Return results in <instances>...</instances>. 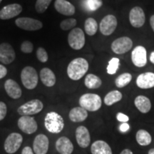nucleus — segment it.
Here are the masks:
<instances>
[{
	"label": "nucleus",
	"instance_id": "nucleus-1",
	"mask_svg": "<svg viewBox=\"0 0 154 154\" xmlns=\"http://www.w3.org/2000/svg\"><path fill=\"white\" fill-rule=\"evenodd\" d=\"M88 69V63L84 58H76L67 66V74L71 79L77 81L82 78Z\"/></svg>",
	"mask_w": 154,
	"mask_h": 154
},
{
	"label": "nucleus",
	"instance_id": "nucleus-40",
	"mask_svg": "<svg viewBox=\"0 0 154 154\" xmlns=\"http://www.w3.org/2000/svg\"><path fill=\"white\" fill-rule=\"evenodd\" d=\"M7 74V69L5 66L0 64V79L6 76Z\"/></svg>",
	"mask_w": 154,
	"mask_h": 154
},
{
	"label": "nucleus",
	"instance_id": "nucleus-31",
	"mask_svg": "<svg viewBox=\"0 0 154 154\" xmlns=\"http://www.w3.org/2000/svg\"><path fill=\"white\" fill-rule=\"evenodd\" d=\"M120 60L118 58H112L109 62V65L107 66V73L109 74L113 75L116 73L119 69Z\"/></svg>",
	"mask_w": 154,
	"mask_h": 154
},
{
	"label": "nucleus",
	"instance_id": "nucleus-2",
	"mask_svg": "<svg viewBox=\"0 0 154 154\" xmlns=\"http://www.w3.org/2000/svg\"><path fill=\"white\" fill-rule=\"evenodd\" d=\"M44 126L51 134H59L64 128V121L59 113L51 111L47 113L44 118Z\"/></svg>",
	"mask_w": 154,
	"mask_h": 154
},
{
	"label": "nucleus",
	"instance_id": "nucleus-14",
	"mask_svg": "<svg viewBox=\"0 0 154 154\" xmlns=\"http://www.w3.org/2000/svg\"><path fill=\"white\" fill-rule=\"evenodd\" d=\"M129 21L134 27L140 28L145 24L146 17L144 11L139 7H135L131 9L129 13Z\"/></svg>",
	"mask_w": 154,
	"mask_h": 154
},
{
	"label": "nucleus",
	"instance_id": "nucleus-3",
	"mask_svg": "<svg viewBox=\"0 0 154 154\" xmlns=\"http://www.w3.org/2000/svg\"><path fill=\"white\" fill-rule=\"evenodd\" d=\"M79 102L81 107L91 112L99 110L102 104L101 97L98 94H84L80 97Z\"/></svg>",
	"mask_w": 154,
	"mask_h": 154
},
{
	"label": "nucleus",
	"instance_id": "nucleus-17",
	"mask_svg": "<svg viewBox=\"0 0 154 154\" xmlns=\"http://www.w3.org/2000/svg\"><path fill=\"white\" fill-rule=\"evenodd\" d=\"M76 139L78 145L82 149H86L91 142V136L88 128L84 126H80L76 130Z\"/></svg>",
	"mask_w": 154,
	"mask_h": 154
},
{
	"label": "nucleus",
	"instance_id": "nucleus-28",
	"mask_svg": "<svg viewBox=\"0 0 154 154\" xmlns=\"http://www.w3.org/2000/svg\"><path fill=\"white\" fill-rule=\"evenodd\" d=\"M121 99H122V94L117 90H114V91H110L106 95L103 101L106 105L110 106L117 102L120 101Z\"/></svg>",
	"mask_w": 154,
	"mask_h": 154
},
{
	"label": "nucleus",
	"instance_id": "nucleus-41",
	"mask_svg": "<svg viewBox=\"0 0 154 154\" xmlns=\"http://www.w3.org/2000/svg\"><path fill=\"white\" fill-rule=\"evenodd\" d=\"M21 154H34L33 150L29 146H26L23 149Z\"/></svg>",
	"mask_w": 154,
	"mask_h": 154
},
{
	"label": "nucleus",
	"instance_id": "nucleus-34",
	"mask_svg": "<svg viewBox=\"0 0 154 154\" xmlns=\"http://www.w3.org/2000/svg\"><path fill=\"white\" fill-rule=\"evenodd\" d=\"M76 25V20L75 19L70 18L63 20L60 23V27L62 30L66 31L73 29Z\"/></svg>",
	"mask_w": 154,
	"mask_h": 154
},
{
	"label": "nucleus",
	"instance_id": "nucleus-8",
	"mask_svg": "<svg viewBox=\"0 0 154 154\" xmlns=\"http://www.w3.org/2000/svg\"><path fill=\"white\" fill-rule=\"evenodd\" d=\"M15 24L19 28L26 31H36L43 27V24L41 21L29 17H20L17 19Z\"/></svg>",
	"mask_w": 154,
	"mask_h": 154
},
{
	"label": "nucleus",
	"instance_id": "nucleus-43",
	"mask_svg": "<svg viewBox=\"0 0 154 154\" xmlns=\"http://www.w3.org/2000/svg\"><path fill=\"white\" fill-rule=\"evenodd\" d=\"M120 154H134V153H133V152L131 151L130 149H126L123 150V151L120 153Z\"/></svg>",
	"mask_w": 154,
	"mask_h": 154
},
{
	"label": "nucleus",
	"instance_id": "nucleus-19",
	"mask_svg": "<svg viewBox=\"0 0 154 154\" xmlns=\"http://www.w3.org/2000/svg\"><path fill=\"white\" fill-rule=\"evenodd\" d=\"M5 88L9 97L13 99H18L22 96V91L20 86L13 79H8L5 83Z\"/></svg>",
	"mask_w": 154,
	"mask_h": 154
},
{
	"label": "nucleus",
	"instance_id": "nucleus-5",
	"mask_svg": "<svg viewBox=\"0 0 154 154\" xmlns=\"http://www.w3.org/2000/svg\"><path fill=\"white\" fill-rule=\"evenodd\" d=\"M44 108L43 103L38 99H33L19 106L17 112L21 116H32L41 112Z\"/></svg>",
	"mask_w": 154,
	"mask_h": 154
},
{
	"label": "nucleus",
	"instance_id": "nucleus-30",
	"mask_svg": "<svg viewBox=\"0 0 154 154\" xmlns=\"http://www.w3.org/2000/svg\"><path fill=\"white\" fill-rule=\"evenodd\" d=\"M132 80V76L129 73H124L121 74L115 81L116 86L118 88H124L128 85Z\"/></svg>",
	"mask_w": 154,
	"mask_h": 154
},
{
	"label": "nucleus",
	"instance_id": "nucleus-38",
	"mask_svg": "<svg viewBox=\"0 0 154 154\" xmlns=\"http://www.w3.org/2000/svg\"><path fill=\"white\" fill-rule=\"evenodd\" d=\"M116 119L119 122L121 123H127L129 121V117H128V116H126V114H124V113L121 112L117 113Z\"/></svg>",
	"mask_w": 154,
	"mask_h": 154
},
{
	"label": "nucleus",
	"instance_id": "nucleus-7",
	"mask_svg": "<svg viewBox=\"0 0 154 154\" xmlns=\"http://www.w3.org/2000/svg\"><path fill=\"white\" fill-rule=\"evenodd\" d=\"M23 141L22 136L19 133H11L6 138L4 148L9 154H13L18 151Z\"/></svg>",
	"mask_w": 154,
	"mask_h": 154
},
{
	"label": "nucleus",
	"instance_id": "nucleus-42",
	"mask_svg": "<svg viewBox=\"0 0 154 154\" xmlns=\"http://www.w3.org/2000/svg\"><path fill=\"white\" fill-rule=\"evenodd\" d=\"M150 24H151L152 29L154 32V15H152L150 18Z\"/></svg>",
	"mask_w": 154,
	"mask_h": 154
},
{
	"label": "nucleus",
	"instance_id": "nucleus-13",
	"mask_svg": "<svg viewBox=\"0 0 154 154\" xmlns=\"http://www.w3.org/2000/svg\"><path fill=\"white\" fill-rule=\"evenodd\" d=\"M132 62L136 66L143 67L147 63V53L145 47L138 46L132 51Z\"/></svg>",
	"mask_w": 154,
	"mask_h": 154
},
{
	"label": "nucleus",
	"instance_id": "nucleus-10",
	"mask_svg": "<svg viewBox=\"0 0 154 154\" xmlns=\"http://www.w3.org/2000/svg\"><path fill=\"white\" fill-rule=\"evenodd\" d=\"M132 47V40L127 36L118 38L111 44V49L113 52L117 54H123L128 52L131 49Z\"/></svg>",
	"mask_w": 154,
	"mask_h": 154
},
{
	"label": "nucleus",
	"instance_id": "nucleus-36",
	"mask_svg": "<svg viewBox=\"0 0 154 154\" xmlns=\"http://www.w3.org/2000/svg\"><path fill=\"white\" fill-rule=\"evenodd\" d=\"M34 45L29 41H24L21 44V51L25 54H30L33 51Z\"/></svg>",
	"mask_w": 154,
	"mask_h": 154
},
{
	"label": "nucleus",
	"instance_id": "nucleus-27",
	"mask_svg": "<svg viewBox=\"0 0 154 154\" xmlns=\"http://www.w3.org/2000/svg\"><path fill=\"white\" fill-rule=\"evenodd\" d=\"M84 84L88 88L96 89V88H99L101 86L102 82L99 76L94 74H89L86 76Z\"/></svg>",
	"mask_w": 154,
	"mask_h": 154
},
{
	"label": "nucleus",
	"instance_id": "nucleus-35",
	"mask_svg": "<svg viewBox=\"0 0 154 154\" xmlns=\"http://www.w3.org/2000/svg\"><path fill=\"white\" fill-rule=\"evenodd\" d=\"M36 57L38 60L42 63H46L48 61V54L43 47H38L36 50Z\"/></svg>",
	"mask_w": 154,
	"mask_h": 154
},
{
	"label": "nucleus",
	"instance_id": "nucleus-12",
	"mask_svg": "<svg viewBox=\"0 0 154 154\" xmlns=\"http://www.w3.org/2000/svg\"><path fill=\"white\" fill-rule=\"evenodd\" d=\"M16 58L14 49L8 43L0 44V61L4 64H9Z\"/></svg>",
	"mask_w": 154,
	"mask_h": 154
},
{
	"label": "nucleus",
	"instance_id": "nucleus-26",
	"mask_svg": "<svg viewBox=\"0 0 154 154\" xmlns=\"http://www.w3.org/2000/svg\"><path fill=\"white\" fill-rule=\"evenodd\" d=\"M136 140L140 146H146L151 143L152 137L147 131L140 129L136 133Z\"/></svg>",
	"mask_w": 154,
	"mask_h": 154
},
{
	"label": "nucleus",
	"instance_id": "nucleus-6",
	"mask_svg": "<svg viewBox=\"0 0 154 154\" xmlns=\"http://www.w3.org/2000/svg\"><path fill=\"white\" fill-rule=\"evenodd\" d=\"M85 35L82 29L74 28L69 34L68 43L73 49H82L85 44Z\"/></svg>",
	"mask_w": 154,
	"mask_h": 154
},
{
	"label": "nucleus",
	"instance_id": "nucleus-29",
	"mask_svg": "<svg viewBox=\"0 0 154 154\" xmlns=\"http://www.w3.org/2000/svg\"><path fill=\"white\" fill-rule=\"evenodd\" d=\"M84 29L88 35H94L98 29V24L95 19L94 18H88L86 19L84 24Z\"/></svg>",
	"mask_w": 154,
	"mask_h": 154
},
{
	"label": "nucleus",
	"instance_id": "nucleus-4",
	"mask_svg": "<svg viewBox=\"0 0 154 154\" xmlns=\"http://www.w3.org/2000/svg\"><path fill=\"white\" fill-rule=\"evenodd\" d=\"M21 80L23 85L27 89L32 90L35 88L38 80L36 69L32 66L24 67L21 72Z\"/></svg>",
	"mask_w": 154,
	"mask_h": 154
},
{
	"label": "nucleus",
	"instance_id": "nucleus-9",
	"mask_svg": "<svg viewBox=\"0 0 154 154\" xmlns=\"http://www.w3.org/2000/svg\"><path fill=\"white\" fill-rule=\"evenodd\" d=\"M17 125L19 129L26 134H34L38 128L36 120L30 116H22L19 119Z\"/></svg>",
	"mask_w": 154,
	"mask_h": 154
},
{
	"label": "nucleus",
	"instance_id": "nucleus-20",
	"mask_svg": "<svg viewBox=\"0 0 154 154\" xmlns=\"http://www.w3.org/2000/svg\"><path fill=\"white\" fill-rule=\"evenodd\" d=\"M54 7L58 12L66 16L74 15L76 11L74 6L66 0H56Z\"/></svg>",
	"mask_w": 154,
	"mask_h": 154
},
{
	"label": "nucleus",
	"instance_id": "nucleus-21",
	"mask_svg": "<svg viewBox=\"0 0 154 154\" xmlns=\"http://www.w3.org/2000/svg\"><path fill=\"white\" fill-rule=\"evenodd\" d=\"M136 84L143 89L154 87V73L146 72L140 74L136 79Z\"/></svg>",
	"mask_w": 154,
	"mask_h": 154
},
{
	"label": "nucleus",
	"instance_id": "nucleus-33",
	"mask_svg": "<svg viewBox=\"0 0 154 154\" xmlns=\"http://www.w3.org/2000/svg\"><path fill=\"white\" fill-rule=\"evenodd\" d=\"M103 5L102 0H86L85 7L88 10L94 11L99 9Z\"/></svg>",
	"mask_w": 154,
	"mask_h": 154
},
{
	"label": "nucleus",
	"instance_id": "nucleus-23",
	"mask_svg": "<svg viewBox=\"0 0 154 154\" xmlns=\"http://www.w3.org/2000/svg\"><path fill=\"white\" fill-rule=\"evenodd\" d=\"M69 117L72 122H82L87 119L88 112L86 109L81 106L75 107L70 111Z\"/></svg>",
	"mask_w": 154,
	"mask_h": 154
},
{
	"label": "nucleus",
	"instance_id": "nucleus-37",
	"mask_svg": "<svg viewBox=\"0 0 154 154\" xmlns=\"http://www.w3.org/2000/svg\"><path fill=\"white\" fill-rule=\"evenodd\" d=\"M7 112V105L5 102L0 101V121L5 118Z\"/></svg>",
	"mask_w": 154,
	"mask_h": 154
},
{
	"label": "nucleus",
	"instance_id": "nucleus-45",
	"mask_svg": "<svg viewBox=\"0 0 154 154\" xmlns=\"http://www.w3.org/2000/svg\"><path fill=\"white\" fill-rule=\"evenodd\" d=\"M148 154H154V149H151L149 150V153H148Z\"/></svg>",
	"mask_w": 154,
	"mask_h": 154
},
{
	"label": "nucleus",
	"instance_id": "nucleus-18",
	"mask_svg": "<svg viewBox=\"0 0 154 154\" xmlns=\"http://www.w3.org/2000/svg\"><path fill=\"white\" fill-rule=\"evenodd\" d=\"M56 149L60 154H72L74 151V145L69 138L62 136L56 142Z\"/></svg>",
	"mask_w": 154,
	"mask_h": 154
},
{
	"label": "nucleus",
	"instance_id": "nucleus-24",
	"mask_svg": "<svg viewBox=\"0 0 154 154\" xmlns=\"http://www.w3.org/2000/svg\"><path fill=\"white\" fill-rule=\"evenodd\" d=\"M40 79L42 82L47 87H52L56 84V76L49 68H43L40 72Z\"/></svg>",
	"mask_w": 154,
	"mask_h": 154
},
{
	"label": "nucleus",
	"instance_id": "nucleus-22",
	"mask_svg": "<svg viewBox=\"0 0 154 154\" xmlns=\"http://www.w3.org/2000/svg\"><path fill=\"white\" fill-rule=\"evenodd\" d=\"M92 154H113L110 146L104 140H96L91 147Z\"/></svg>",
	"mask_w": 154,
	"mask_h": 154
},
{
	"label": "nucleus",
	"instance_id": "nucleus-11",
	"mask_svg": "<svg viewBox=\"0 0 154 154\" xmlns=\"http://www.w3.org/2000/svg\"><path fill=\"white\" fill-rule=\"evenodd\" d=\"M117 26V19L112 14L106 15L100 23V32L105 36H109L114 32Z\"/></svg>",
	"mask_w": 154,
	"mask_h": 154
},
{
	"label": "nucleus",
	"instance_id": "nucleus-46",
	"mask_svg": "<svg viewBox=\"0 0 154 154\" xmlns=\"http://www.w3.org/2000/svg\"><path fill=\"white\" fill-rule=\"evenodd\" d=\"M2 0H0V3H1V2H2Z\"/></svg>",
	"mask_w": 154,
	"mask_h": 154
},
{
	"label": "nucleus",
	"instance_id": "nucleus-15",
	"mask_svg": "<svg viewBox=\"0 0 154 154\" xmlns=\"http://www.w3.org/2000/svg\"><path fill=\"white\" fill-rule=\"evenodd\" d=\"M49 140L46 135L38 134L33 142L34 152L36 154H47L49 150Z\"/></svg>",
	"mask_w": 154,
	"mask_h": 154
},
{
	"label": "nucleus",
	"instance_id": "nucleus-39",
	"mask_svg": "<svg viewBox=\"0 0 154 154\" xmlns=\"http://www.w3.org/2000/svg\"><path fill=\"white\" fill-rule=\"evenodd\" d=\"M119 129H120L121 131L123 133L128 131L130 129L129 124H127V123H123V124H121L120 127H119Z\"/></svg>",
	"mask_w": 154,
	"mask_h": 154
},
{
	"label": "nucleus",
	"instance_id": "nucleus-44",
	"mask_svg": "<svg viewBox=\"0 0 154 154\" xmlns=\"http://www.w3.org/2000/svg\"><path fill=\"white\" fill-rule=\"evenodd\" d=\"M150 61H151V63H154V51H153L151 54V56H150Z\"/></svg>",
	"mask_w": 154,
	"mask_h": 154
},
{
	"label": "nucleus",
	"instance_id": "nucleus-25",
	"mask_svg": "<svg viewBox=\"0 0 154 154\" xmlns=\"http://www.w3.org/2000/svg\"><path fill=\"white\" fill-rule=\"evenodd\" d=\"M134 103L138 110L143 113L149 112L151 109V101L149 98H147L145 96H138L135 99Z\"/></svg>",
	"mask_w": 154,
	"mask_h": 154
},
{
	"label": "nucleus",
	"instance_id": "nucleus-16",
	"mask_svg": "<svg viewBox=\"0 0 154 154\" xmlns=\"http://www.w3.org/2000/svg\"><path fill=\"white\" fill-rule=\"evenodd\" d=\"M22 11V7L19 4H11L0 10V19L2 20H7L17 17Z\"/></svg>",
	"mask_w": 154,
	"mask_h": 154
},
{
	"label": "nucleus",
	"instance_id": "nucleus-32",
	"mask_svg": "<svg viewBox=\"0 0 154 154\" xmlns=\"http://www.w3.org/2000/svg\"><path fill=\"white\" fill-rule=\"evenodd\" d=\"M52 0H36L35 5L36 11L39 14H42L47 10Z\"/></svg>",
	"mask_w": 154,
	"mask_h": 154
}]
</instances>
